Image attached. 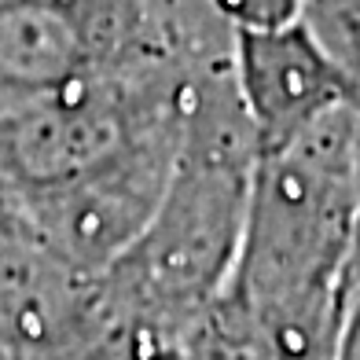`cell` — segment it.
<instances>
[{
  "mask_svg": "<svg viewBox=\"0 0 360 360\" xmlns=\"http://www.w3.org/2000/svg\"><path fill=\"white\" fill-rule=\"evenodd\" d=\"M360 243L356 103L254 151L247 221L228 283L276 360H331Z\"/></svg>",
  "mask_w": 360,
  "mask_h": 360,
  "instance_id": "6da1fadb",
  "label": "cell"
},
{
  "mask_svg": "<svg viewBox=\"0 0 360 360\" xmlns=\"http://www.w3.org/2000/svg\"><path fill=\"white\" fill-rule=\"evenodd\" d=\"M254 136L217 140L176 169L143 224L133 298L158 338L184 342L228 290L247 221Z\"/></svg>",
  "mask_w": 360,
  "mask_h": 360,
  "instance_id": "7a4b0ae2",
  "label": "cell"
},
{
  "mask_svg": "<svg viewBox=\"0 0 360 360\" xmlns=\"http://www.w3.org/2000/svg\"><path fill=\"white\" fill-rule=\"evenodd\" d=\"M236 77L254 151L280 147L335 110L360 103V81L305 22L236 34Z\"/></svg>",
  "mask_w": 360,
  "mask_h": 360,
  "instance_id": "3957f363",
  "label": "cell"
},
{
  "mask_svg": "<svg viewBox=\"0 0 360 360\" xmlns=\"http://www.w3.org/2000/svg\"><path fill=\"white\" fill-rule=\"evenodd\" d=\"M298 22L360 81V0H302Z\"/></svg>",
  "mask_w": 360,
  "mask_h": 360,
  "instance_id": "277c9868",
  "label": "cell"
},
{
  "mask_svg": "<svg viewBox=\"0 0 360 360\" xmlns=\"http://www.w3.org/2000/svg\"><path fill=\"white\" fill-rule=\"evenodd\" d=\"M214 8L236 26V34H250L298 22L302 0H214Z\"/></svg>",
  "mask_w": 360,
  "mask_h": 360,
  "instance_id": "5b68a950",
  "label": "cell"
},
{
  "mask_svg": "<svg viewBox=\"0 0 360 360\" xmlns=\"http://www.w3.org/2000/svg\"><path fill=\"white\" fill-rule=\"evenodd\" d=\"M331 360H360V254L353 261L346 302H342V316H338V327H335Z\"/></svg>",
  "mask_w": 360,
  "mask_h": 360,
  "instance_id": "8992f818",
  "label": "cell"
}]
</instances>
